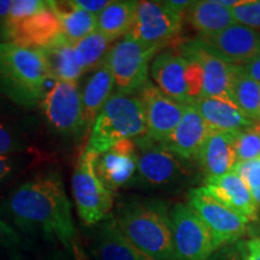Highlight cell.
<instances>
[{"instance_id":"6da1fadb","label":"cell","mask_w":260,"mask_h":260,"mask_svg":"<svg viewBox=\"0 0 260 260\" xmlns=\"http://www.w3.org/2000/svg\"><path fill=\"white\" fill-rule=\"evenodd\" d=\"M6 211L19 229L57 241L70 249L76 230L63 177L58 169L45 170L10 194Z\"/></svg>"},{"instance_id":"7a4b0ae2","label":"cell","mask_w":260,"mask_h":260,"mask_svg":"<svg viewBox=\"0 0 260 260\" xmlns=\"http://www.w3.org/2000/svg\"><path fill=\"white\" fill-rule=\"evenodd\" d=\"M113 217L139 251L153 260H174L170 210L165 201L153 198L125 200Z\"/></svg>"},{"instance_id":"3957f363","label":"cell","mask_w":260,"mask_h":260,"mask_svg":"<svg viewBox=\"0 0 260 260\" xmlns=\"http://www.w3.org/2000/svg\"><path fill=\"white\" fill-rule=\"evenodd\" d=\"M48 74L40 50L0 42V93L23 107L41 102Z\"/></svg>"},{"instance_id":"277c9868","label":"cell","mask_w":260,"mask_h":260,"mask_svg":"<svg viewBox=\"0 0 260 260\" xmlns=\"http://www.w3.org/2000/svg\"><path fill=\"white\" fill-rule=\"evenodd\" d=\"M146 135V121L141 102L136 94L113 93L98 115L90 129L84 151L102 154L126 139Z\"/></svg>"},{"instance_id":"5b68a950","label":"cell","mask_w":260,"mask_h":260,"mask_svg":"<svg viewBox=\"0 0 260 260\" xmlns=\"http://www.w3.org/2000/svg\"><path fill=\"white\" fill-rule=\"evenodd\" d=\"M135 142L139 153L136 183L153 189L175 190L191 180L193 170L189 161L147 135L135 139Z\"/></svg>"},{"instance_id":"8992f818","label":"cell","mask_w":260,"mask_h":260,"mask_svg":"<svg viewBox=\"0 0 260 260\" xmlns=\"http://www.w3.org/2000/svg\"><path fill=\"white\" fill-rule=\"evenodd\" d=\"M96 154L83 151L71 177L77 213L87 226L96 225L111 214L113 193L104 186L94 170Z\"/></svg>"},{"instance_id":"52a82bcc","label":"cell","mask_w":260,"mask_h":260,"mask_svg":"<svg viewBox=\"0 0 260 260\" xmlns=\"http://www.w3.org/2000/svg\"><path fill=\"white\" fill-rule=\"evenodd\" d=\"M159 52L157 48L142 46L126 37L116 42L107 52L105 61L111 70L117 92L138 93L149 81V63Z\"/></svg>"},{"instance_id":"ba28073f","label":"cell","mask_w":260,"mask_h":260,"mask_svg":"<svg viewBox=\"0 0 260 260\" xmlns=\"http://www.w3.org/2000/svg\"><path fill=\"white\" fill-rule=\"evenodd\" d=\"M182 24L183 17L169 8L165 2L145 0L139 2L134 23L125 37L142 46L162 51L176 40Z\"/></svg>"},{"instance_id":"9c48e42d","label":"cell","mask_w":260,"mask_h":260,"mask_svg":"<svg viewBox=\"0 0 260 260\" xmlns=\"http://www.w3.org/2000/svg\"><path fill=\"white\" fill-rule=\"evenodd\" d=\"M170 220L174 260H209L216 252L210 230L189 205H174Z\"/></svg>"},{"instance_id":"30bf717a","label":"cell","mask_w":260,"mask_h":260,"mask_svg":"<svg viewBox=\"0 0 260 260\" xmlns=\"http://www.w3.org/2000/svg\"><path fill=\"white\" fill-rule=\"evenodd\" d=\"M188 205L210 230L216 251L236 243L247 233L248 224L251 223L241 214L213 199L203 187L193 188L189 191Z\"/></svg>"},{"instance_id":"8fae6325","label":"cell","mask_w":260,"mask_h":260,"mask_svg":"<svg viewBox=\"0 0 260 260\" xmlns=\"http://www.w3.org/2000/svg\"><path fill=\"white\" fill-rule=\"evenodd\" d=\"M40 103L47 123L58 134L73 136L83 133L82 92L79 83L54 81Z\"/></svg>"},{"instance_id":"7c38bea8","label":"cell","mask_w":260,"mask_h":260,"mask_svg":"<svg viewBox=\"0 0 260 260\" xmlns=\"http://www.w3.org/2000/svg\"><path fill=\"white\" fill-rule=\"evenodd\" d=\"M136 95L144 109L146 135L162 144L180 123L187 105L169 98L151 81Z\"/></svg>"},{"instance_id":"4fadbf2b","label":"cell","mask_w":260,"mask_h":260,"mask_svg":"<svg viewBox=\"0 0 260 260\" xmlns=\"http://www.w3.org/2000/svg\"><path fill=\"white\" fill-rule=\"evenodd\" d=\"M60 35L59 19L52 9L51 2L48 8L27 18L16 22L5 21L0 30L3 42L34 50L50 46Z\"/></svg>"},{"instance_id":"5bb4252c","label":"cell","mask_w":260,"mask_h":260,"mask_svg":"<svg viewBox=\"0 0 260 260\" xmlns=\"http://www.w3.org/2000/svg\"><path fill=\"white\" fill-rule=\"evenodd\" d=\"M138 146L135 139H126L102 154L94 162L96 176L113 194L126 184L133 183L138 171Z\"/></svg>"},{"instance_id":"9a60e30c","label":"cell","mask_w":260,"mask_h":260,"mask_svg":"<svg viewBox=\"0 0 260 260\" xmlns=\"http://www.w3.org/2000/svg\"><path fill=\"white\" fill-rule=\"evenodd\" d=\"M177 52L181 56L191 58L199 63L204 76V96L230 100L229 84L232 64L214 53L199 38L178 42Z\"/></svg>"},{"instance_id":"2e32d148","label":"cell","mask_w":260,"mask_h":260,"mask_svg":"<svg viewBox=\"0 0 260 260\" xmlns=\"http://www.w3.org/2000/svg\"><path fill=\"white\" fill-rule=\"evenodd\" d=\"M229 64L242 65L260 57V31L234 23L213 37L199 38Z\"/></svg>"},{"instance_id":"e0dca14e","label":"cell","mask_w":260,"mask_h":260,"mask_svg":"<svg viewBox=\"0 0 260 260\" xmlns=\"http://www.w3.org/2000/svg\"><path fill=\"white\" fill-rule=\"evenodd\" d=\"M212 130L197 107L187 105L180 123L162 145L184 160L197 161Z\"/></svg>"},{"instance_id":"ac0fdd59","label":"cell","mask_w":260,"mask_h":260,"mask_svg":"<svg viewBox=\"0 0 260 260\" xmlns=\"http://www.w3.org/2000/svg\"><path fill=\"white\" fill-rule=\"evenodd\" d=\"M204 190L224 206L235 211L249 222H258L259 211L251 190L239 175L232 171L219 177L205 178Z\"/></svg>"},{"instance_id":"d6986e66","label":"cell","mask_w":260,"mask_h":260,"mask_svg":"<svg viewBox=\"0 0 260 260\" xmlns=\"http://www.w3.org/2000/svg\"><path fill=\"white\" fill-rule=\"evenodd\" d=\"M149 74L155 86L176 102L189 105L186 88V59L174 48H165L152 60Z\"/></svg>"},{"instance_id":"ffe728a7","label":"cell","mask_w":260,"mask_h":260,"mask_svg":"<svg viewBox=\"0 0 260 260\" xmlns=\"http://www.w3.org/2000/svg\"><path fill=\"white\" fill-rule=\"evenodd\" d=\"M89 249L96 260H153L123 235L112 214L96 224Z\"/></svg>"},{"instance_id":"44dd1931","label":"cell","mask_w":260,"mask_h":260,"mask_svg":"<svg viewBox=\"0 0 260 260\" xmlns=\"http://www.w3.org/2000/svg\"><path fill=\"white\" fill-rule=\"evenodd\" d=\"M236 133L212 130L201 148L198 162L206 178L219 177L233 171L236 164Z\"/></svg>"},{"instance_id":"7402d4cb","label":"cell","mask_w":260,"mask_h":260,"mask_svg":"<svg viewBox=\"0 0 260 260\" xmlns=\"http://www.w3.org/2000/svg\"><path fill=\"white\" fill-rule=\"evenodd\" d=\"M193 105L213 130L239 133L256 123L230 100L204 96Z\"/></svg>"},{"instance_id":"603a6c76","label":"cell","mask_w":260,"mask_h":260,"mask_svg":"<svg viewBox=\"0 0 260 260\" xmlns=\"http://www.w3.org/2000/svg\"><path fill=\"white\" fill-rule=\"evenodd\" d=\"M115 86V81L109 65L104 59L99 67L93 70L82 92V123L83 133L88 132L103 110Z\"/></svg>"},{"instance_id":"cb8c5ba5","label":"cell","mask_w":260,"mask_h":260,"mask_svg":"<svg viewBox=\"0 0 260 260\" xmlns=\"http://www.w3.org/2000/svg\"><path fill=\"white\" fill-rule=\"evenodd\" d=\"M184 18L199 32V38L213 37L236 23L232 10L223 6L219 0L193 2L184 14Z\"/></svg>"},{"instance_id":"d4e9b609","label":"cell","mask_w":260,"mask_h":260,"mask_svg":"<svg viewBox=\"0 0 260 260\" xmlns=\"http://www.w3.org/2000/svg\"><path fill=\"white\" fill-rule=\"evenodd\" d=\"M40 51L46 64L48 79L79 83L80 77L84 73L75 59L73 42L61 34L50 46L40 48Z\"/></svg>"},{"instance_id":"484cf974","label":"cell","mask_w":260,"mask_h":260,"mask_svg":"<svg viewBox=\"0 0 260 260\" xmlns=\"http://www.w3.org/2000/svg\"><path fill=\"white\" fill-rule=\"evenodd\" d=\"M52 9L59 19L61 34L73 44L96 30V16L84 11L71 2H51Z\"/></svg>"},{"instance_id":"4316f807","label":"cell","mask_w":260,"mask_h":260,"mask_svg":"<svg viewBox=\"0 0 260 260\" xmlns=\"http://www.w3.org/2000/svg\"><path fill=\"white\" fill-rule=\"evenodd\" d=\"M229 96L245 115L260 122V83L249 77L241 65L232 64Z\"/></svg>"},{"instance_id":"83f0119b","label":"cell","mask_w":260,"mask_h":260,"mask_svg":"<svg viewBox=\"0 0 260 260\" xmlns=\"http://www.w3.org/2000/svg\"><path fill=\"white\" fill-rule=\"evenodd\" d=\"M139 2L134 0H116L96 17V30L110 41L125 37L133 27Z\"/></svg>"},{"instance_id":"f1b7e54d","label":"cell","mask_w":260,"mask_h":260,"mask_svg":"<svg viewBox=\"0 0 260 260\" xmlns=\"http://www.w3.org/2000/svg\"><path fill=\"white\" fill-rule=\"evenodd\" d=\"M110 42L111 41L104 37L102 32L95 30L88 37L74 44L75 59L83 73L94 70L103 63L109 52L107 48H109Z\"/></svg>"},{"instance_id":"f546056e","label":"cell","mask_w":260,"mask_h":260,"mask_svg":"<svg viewBox=\"0 0 260 260\" xmlns=\"http://www.w3.org/2000/svg\"><path fill=\"white\" fill-rule=\"evenodd\" d=\"M236 161H247L260 158V122L249 126L235 136Z\"/></svg>"},{"instance_id":"4dcf8cb0","label":"cell","mask_w":260,"mask_h":260,"mask_svg":"<svg viewBox=\"0 0 260 260\" xmlns=\"http://www.w3.org/2000/svg\"><path fill=\"white\" fill-rule=\"evenodd\" d=\"M233 171L245 181L248 189L251 190L253 199H254L256 206H258V222H260V158L247 161H237Z\"/></svg>"},{"instance_id":"1f68e13d","label":"cell","mask_w":260,"mask_h":260,"mask_svg":"<svg viewBox=\"0 0 260 260\" xmlns=\"http://www.w3.org/2000/svg\"><path fill=\"white\" fill-rule=\"evenodd\" d=\"M183 57V56H182ZM186 59V88L188 104L193 105L204 98V76L201 67L197 60L184 57Z\"/></svg>"},{"instance_id":"d6a6232c","label":"cell","mask_w":260,"mask_h":260,"mask_svg":"<svg viewBox=\"0 0 260 260\" xmlns=\"http://www.w3.org/2000/svg\"><path fill=\"white\" fill-rule=\"evenodd\" d=\"M234 19L252 29L260 28V0H246L242 5L232 9Z\"/></svg>"},{"instance_id":"836d02e7","label":"cell","mask_w":260,"mask_h":260,"mask_svg":"<svg viewBox=\"0 0 260 260\" xmlns=\"http://www.w3.org/2000/svg\"><path fill=\"white\" fill-rule=\"evenodd\" d=\"M48 5H50V2H42V0H16L12 3L6 21L16 22L27 18L48 8Z\"/></svg>"},{"instance_id":"e575fe53","label":"cell","mask_w":260,"mask_h":260,"mask_svg":"<svg viewBox=\"0 0 260 260\" xmlns=\"http://www.w3.org/2000/svg\"><path fill=\"white\" fill-rule=\"evenodd\" d=\"M23 147V140H19L14 130L0 123V155H8L23 151L22 149Z\"/></svg>"},{"instance_id":"d590c367","label":"cell","mask_w":260,"mask_h":260,"mask_svg":"<svg viewBox=\"0 0 260 260\" xmlns=\"http://www.w3.org/2000/svg\"><path fill=\"white\" fill-rule=\"evenodd\" d=\"M18 158L14 155H0V184L8 181L18 169Z\"/></svg>"},{"instance_id":"8d00e7d4","label":"cell","mask_w":260,"mask_h":260,"mask_svg":"<svg viewBox=\"0 0 260 260\" xmlns=\"http://www.w3.org/2000/svg\"><path fill=\"white\" fill-rule=\"evenodd\" d=\"M218 253L213 255L212 260H245L243 256V242H236L218 249Z\"/></svg>"},{"instance_id":"74e56055","label":"cell","mask_w":260,"mask_h":260,"mask_svg":"<svg viewBox=\"0 0 260 260\" xmlns=\"http://www.w3.org/2000/svg\"><path fill=\"white\" fill-rule=\"evenodd\" d=\"M74 3L79 8L83 9L84 11L98 17L111 2H109V0H74Z\"/></svg>"},{"instance_id":"f35d334b","label":"cell","mask_w":260,"mask_h":260,"mask_svg":"<svg viewBox=\"0 0 260 260\" xmlns=\"http://www.w3.org/2000/svg\"><path fill=\"white\" fill-rule=\"evenodd\" d=\"M19 242L17 233L9 224L0 219V247H10Z\"/></svg>"},{"instance_id":"ab89813d","label":"cell","mask_w":260,"mask_h":260,"mask_svg":"<svg viewBox=\"0 0 260 260\" xmlns=\"http://www.w3.org/2000/svg\"><path fill=\"white\" fill-rule=\"evenodd\" d=\"M243 256L245 260H260V245L258 240L253 239L243 242Z\"/></svg>"},{"instance_id":"60d3db41","label":"cell","mask_w":260,"mask_h":260,"mask_svg":"<svg viewBox=\"0 0 260 260\" xmlns=\"http://www.w3.org/2000/svg\"><path fill=\"white\" fill-rule=\"evenodd\" d=\"M245 73L252 77L253 80L260 83V57H256L254 59L247 61V63L241 65Z\"/></svg>"},{"instance_id":"b9f144b4","label":"cell","mask_w":260,"mask_h":260,"mask_svg":"<svg viewBox=\"0 0 260 260\" xmlns=\"http://www.w3.org/2000/svg\"><path fill=\"white\" fill-rule=\"evenodd\" d=\"M169 8L174 10L175 12L178 15H181L183 17L184 14L187 12V10L190 8V5L193 4V2H186V0H170V2H165Z\"/></svg>"},{"instance_id":"7bdbcfd3","label":"cell","mask_w":260,"mask_h":260,"mask_svg":"<svg viewBox=\"0 0 260 260\" xmlns=\"http://www.w3.org/2000/svg\"><path fill=\"white\" fill-rule=\"evenodd\" d=\"M69 251L71 253V256H73V260H92L88 256V254L84 252L83 247L80 245V242L77 241V240H75V241L71 243Z\"/></svg>"},{"instance_id":"ee69618b","label":"cell","mask_w":260,"mask_h":260,"mask_svg":"<svg viewBox=\"0 0 260 260\" xmlns=\"http://www.w3.org/2000/svg\"><path fill=\"white\" fill-rule=\"evenodd\" d=\"M12 3H14L12 0H0V30H2L3 25H4L10 14Z\"/></svg>"},{"instance_id":"f6af8a7d","label":"cell","mask_w":260,"mask_h":260,"mask_svg":"<svg viewBox=\"0 0 260 260\" xmlns=\"http://www.w3.org/2000/svg\"><path fill=\"white\" fill-rule=\"evenodd\" d=\"M45 260H71V259L68 256L67 253H64L61 251H57V252L51 253L50 255H47Z\"/></svg>"},{"instance_id":"bcb514c9","label":"cell","mask_w":260,"mask_h":260,"mask_svg":"<svg viewBox=\"0 0 260 260\" xmlns=\"http://www.w3.org/2000/svg\"><path fill=\"white\" fill-rule=\"evenodd\" d=\"M254 239L258 240V242H259V245H260V228H258V230H256V232H255Z\"/></svg>"}]
</instances>
